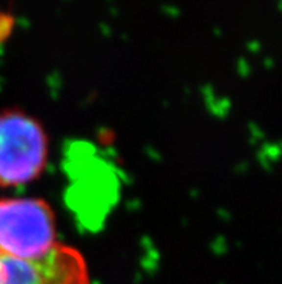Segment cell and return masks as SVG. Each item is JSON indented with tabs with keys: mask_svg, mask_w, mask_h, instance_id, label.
Wrapping results in <instances>:
<instances>
[{
	"mask_svg": "<svg viewBox=\"0 0 282 284\" xmlns=\"http://www.w3.org/2000/svg\"><path fill=\"white\" fill-rule=\"evenodd\" d=\"M49 140L44 126L18 108L0 111V188L36 181L47 169Z\"/></svg>",
	"mask_w": 282,
	"mask_h": 284,
	"instance_id": "6da1fadb",
	"label": "cell"
},
{
	"mask_svg": "<svg viewBox=\"0 0 282 284\" xmlns=\"http://www.w3.org/2000/svg\"><path fill=\"white\" fill-rule=\"evenodd\" d=\"M56 219L41 198L0 199V256L32 260L56 245Z\"/></svg>",
	"mask_w": 282,
	"mask_h": 284,
	"instance_id": "7a4b0ae2",
	"label": "cell"
},
{
	"mask_svg": "<svg viewBox=\"0 0 282 284\" xmlns=\"http://www.w3.org/2000/svg\"><path fill=\"white\" fill-rule=\"evenodd\" d=\"M3 284H90V273L82 254L56 244L41 257L16 260L3 256Z\"/></svg>",
	"mask_w": 282,
	"mask_h": 284,
	"instance_id": "3957f363",
	"label": "cell"
},
{
	"mask_svg": "<svg viewBox=\"0 0 282 284\" xmlns=\"http://www.w3.org/2000/svg\"><path fill=\"white\" fill-rule=\"evenodd\" d=\"M15 24H16V18L13 13L0 10V44L10 38L15 29Z\"/></svg>",
	"mask_w": 282,
	"mask_h": 284,
	"instance_id": "277c9868",
	"label": "cell"
},
{
	"mask_svg": "<svg viewBox=\"0 0 282 284\" xmlns=\"http://www.w3.org/2000/svg\"><path fill=\"white\" fill-rule=\"evenodd\" d=\"M4 279V265H3V256H0V284H3Z\"/></svg>",
	"mask_w": 282,
	"mask_h": 284,
	"instance_id": "5b68a950",
	"label": "cell"
}]
</instances>
